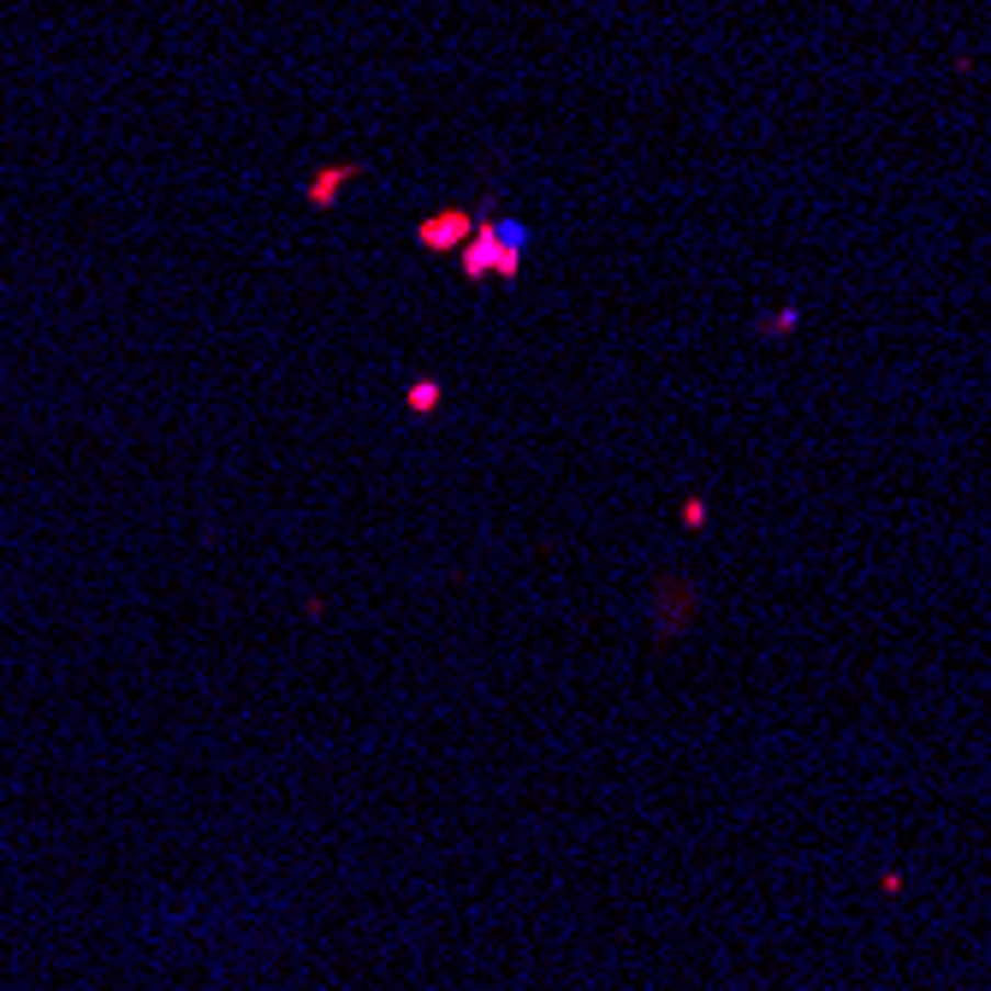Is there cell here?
Listing matches in <instances>:
<instances>
[{"instance_id":"6da1fadb","label":"cell","mask_w":991,"mask_h":991,"mask_svg":"<svg viewBox=\"0 0 991 991\" xmlns=\"http://www.w3.org/2000/svg\"><path fill=\"white\" fill-rule=\"evenodd\" d=\"M470 226H475V214L446 209V214H433V221H421V226H416V244H428V250H451V244H463V238H470Z\"/></svg>"},{"instance_id":"7a4b0ae2","label":"cell","mask_w":991,"mask_h":991,"mask_svg":"<svg viewBox=\"0 0 991 991\" xmlns=\"http://www.w3.org/2000/svg\"><path fill=\"white\" fill-rule=\"evenodd\" d=\"M351 172H357V167H333V172H320V179L309 184V202H320V209H327V202L339 196V184L351 179Z\"/></svg>"}]
</instances>
